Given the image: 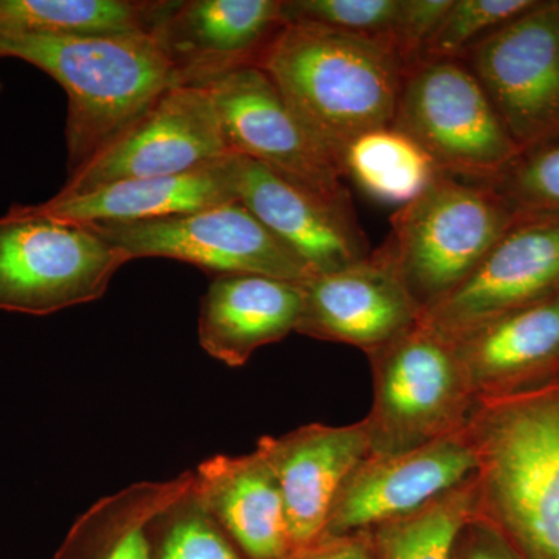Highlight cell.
<instances>
[{"label": "cell", "mask_w": 559, "mask_h": 559, "mask_svg": "<svg viewBox=\"0 0 559 559\" xmlns=\"http://www.w3.org/2000/svg\"><path fill=\"white\" fill-rule=\"evenodd\" d=\"M237 197L310 267L329 274L369 259V241L349 200H331L249 157H237Z\"/></svg>", "instance_id": "obj_16"}, {"label": "cell", "mask_w": 559, "mask_h": 559, "mask_svg": "<svg viewBox=\"0 0 559 559\" xmlns=\"http://www.w3.org/2000/svg\"><path fill=\"white\" fill-rule=\"evenodd\" d=\"M403 0H283V22H311L392 46ZM393 49V47H392Z\"/></svg>", "instance_id": "obj_29"}, {"label": "cell", "mask_w": 559, "mask_h": 559, "mask_svg": "<svg viewBox=\"0 0 559 559\" xmlns=\"http://www.w3.org/2000/svg\"><path fill=\"white\" fill-rule=\"evenodd\" d=\"M521 153L559 140V2H538L462 58Z\"/></svg>", "instance_id": "obj_8"}, {"label": "cell", "mask_w": 559, "mask_h": 559, "mask_svg": "<svg viewBox=\"0 0 559 559\" xmlns=\"http://www.w3.org/2000/svg\"><path fill=\"white\" fill-rule=\"evenodd\" d=\"M559 294V218L520 219L476 271L421 320L455 342L485 323Z\"/></svg>", "instance_id": "obj_13"}, {"label": "cell", "mask_w": 559, "mask_h": 559, "mask_svg": "<svg viewBox=\"0 0 559 559\" xmlns=\"http://www.w3.org/2000/svg\"><path fill=\"white\" fill-rule=\"evenodd\" d=\"M466 428L399 454H369L342 481L322 536L370 532L421 510L476 476Z\"/></svg>", "instance_id": "obj_11"}, {"label": "cell", "mask_w": 559, "mask_h": 559, "mask_svg": "<svg viewBox=\"0 0 559 559\" xmlns=\"http://www.w3.org/2000/svg\"><path fill=\"white\" fill-rule=\"evenodd\" d=\"M451 559H522L491 522L476 513L460 527Z\"/></svg>", "instance_id": "obj_31"}, {"label": "cell", "mask_w": 559, "mask_h": 559, "mask_svg": "<svg viewBox=\"0 0 559 559\" xmlns=\"http://www.w3.org/2000/svg\"><path fill=\"white\" fill-rule=\"evenodd\" d=\"M237 154L198 170L160 178L121 180L87 191L55 194L36 212L75 223H134L170 218L238 201Z\"/></svg>", "instance_id": "obj_20"}, {"label": "cell", "mask_w": 559, "mask_h": 559, "mask_svg": "<svg viewBox=\"0 0 559 559\" xmlns=\"http://www.w3.org/2000/svg\"><path fill=\"white\" fill-rule=\"evenodd\" d=\"M283 0H186L175 2L157 25L179 86L209 90L231 72L259 66L285 25Z\"/></svg>", "instance_id": "obj_14"}, {"label": "cell", "mask_w": 559, "mask_h": 559, "mask_svg": "<svg viewBox=\"0 0 559 559\" xmlns=\"http://www.w3.org/2000/svg\"><path fill=\"white\" fill-rule=\"evenodd\" d=\"M518 221L491 187L441 175L395 210L377 252L425 316L463 285Z\"/></svg>", "instance_id": "obj_4"}, {"label": "cell", "mask_w": 559, "mask_h": 559, "mask_svg": "<svg viewBox=\"0 0 559 559\" xmlns=\"http://www.w3.org/2000/svg\"><path fill=\"white\" fill-rule=\"evenodd\" d=\"M301 305L300 283L255 274L218 275L201 300V347L226 366H245L257 349L297 331Z\"/></svg>", "instance_id": "obj_19"}, {"label": "cell", "mask_w": 559, "mask_h": 559, "mask_svg": "<svg viewBox=\"0 0 559 559\" xmlns=\"http://www.w3.org/2000/svg\"><path fill=\"white\" fill-rule=\"evenodd\" d=\"M452 0H403L392 35V47L404 72L423 61Z\"/></svg>", "instance_id": "obj_30"}, {"label": "cell", "mask_w": 559, "mask_h": 559, "mask_svg": "<svg viewBox=\"0 0 559 559\" xmlns=\"http://www.w3.org/2000/svg\"><path fill=\"white\" fill-rule=\"evenodd\" d=\"M392 127L409 135L443 175L484 186L521 156L479 80L459 60L407 70Z\"/></svg>", "instance_id": "obj_7"}, {"label": "cell", "mask_w": 559, "mask_h": 559, "mask_svg": "<svg viewBox=\"0 0 559 559\" xmlns=\"http://www.w3.org/2000/svg\"><path fill=\"white\" fill-rule=\"evenodd\" d=\"M128 261L90 223L13 205L0 216V310L49 316L91 304Z\"/></svg>", "instance_id": "obj_6"}, {"label": "cell", "mask_w": 559, "mask_h": 559, "mask_svg": "<svg viewBox=\"0 0 559 559\" xmlns=\"http://www.w3.org/2000/svg\"><path fill=\"white\" fill-rule=\"evenodd\" d=\"M193 481V471H187L175 479L138 481L106 496L70 527L53 559H154L157 520Z\"/></svg>", "instance_id": "obj_22"}, {"label": "cell", "mask_w": 559, "mask_h": 559, "mask_svg": "<svg viewBox=\"0 0 559 559\" xmlns=\"http://www.w3.org/2000/svg\"><path fill=\"white\" fill-rule=\"evenodd\" d=\"M341 170L371 200L396 209L443 175L409 135L392 124L353 140L342 156Z\"/></svg>", "instance_id": "obj_24"}, {"label": "cell", "mask_w": 559, "mask_h": 559, "mask_svg": "<svg viewBox=\"0 0 559 559\" xmlns=\"http://www.w3.org/2000/svg\"><path fill=\"white\" fill-rule=\"evenodd\" d=\"M476 401L559 384V294L452 342Z\"/></svg>", "instance_id": "obj_18"}, {"label": "cell", "mask_w": 559, "mask_h": 559, "mask_svg": "<svg viewBox=\"0 0 559 559\" xmlns=\"http://www.w3.org/2000/svg\"><path fill=\"white\" fill-rule=\"evenodd\" d=\"M476 509L522 559H559V384L477 401Z\"/></svg>", "instance_id": "obj_2"}, {"label": "cell", "mask_w": 559, "mask_h": 559, "mask_svg": "<svg viewBox=\"0 0 559 559\" xmlns=\"http://www.w3.org/2000/svg\"><path fill=\"white\" fill-rule=\"evenodd\" d=\"M234 156L207 90L175 86L79 171L58 194L87 193L121 180L198 170Z\"/></svg>", "instance_id": "obj_10"}, {"label": "cell", "mask_w": 559, "mask_h": 559, "mask_svg": "<svg viewBox=\"0 0 559 559\" xmlns=\"http://www.w3.org/2000/svg\"><path fill=\"white\" fill-rule=\"evenodd\" d=\"M194 491L249 559H283L289 554L282 492L259 450L205 460L194 471Z\"/></svg>", "instance_id": "obj_21"}, {"label": "cell", "mask_w": 559, "mask_h": 559, "mask_svg": "<svg viewBox=\"0 0 559 559\" xmlns=\"http://www.w3.org/2000/svg\"><path fill=\"white\" fill-rule=\"evenodd\" d=\"M536 3V0H452L421 62L462 60L481 39Z\"/></svg>", "instance_id": "obj_28"}, {"label": "cell", "mask_w": 559, "mask_h": 559, "mask_svg": "<svg viewBox=\"0 0 559 559\" xmlns=\"http://www.w3.org/2000/svg\"><path fill=\"white\" fill-rule=\"evenodd\" d=\"M175 0H0V32L46 36L153 33Z\"/></svg>", "instance_id": "obj_23"}, {"label": "cell", "mask_w": 559, "mask_h": 559, "mask_svg": "<svg viewBox=\"0 0 559 559\" xmlns=\"http://www.w3.org/2000/svg\"><path fill=\"white\" fill-rule=\"evenodd\" d=\"M259 68L341 173L353 140L392 124L406 73L385 40L311 22H286Z\"/></svg>", "instance_id": "obj_1"}, {"label": "cell", "mask_w": 559, "mask_h": 559, "mask_svg": "<svg viewBox=\"0 0 559 559\" xmlns=\"http://www.w3.org/2000/svg\"><path fill=\"white\" fill-rule=\"evenodd\" d=\"M154 559H249L194 491L162 513L154 530Z\"/></svg>", "instance_id": "obj_26"}, {"label": "cell", "mask_w": 559, "mask_h": 559, "mask_svg": "<svg viewBox=\"0 0 559 559\" xmlns=\"http://www.w3.org/2000/svg\"><path fill=\"white\" fill-rule=\"evenodd\" d=\"M231 153L331 200H349L342 173L311 139L259 66L231 72L207 90Z\"/></svg>", "instance_id": "obj_12"}, {"label": "cell", "mask_w": 559, "mask_h": 559, "mask_svg": "<svg viewBox=\"0 0 559 559\" xmlns=\"http://www.w3.org/2000/svg\"><path fill=\"white\" fill-rule=\"evenodd\" d=\"M476 509V476L399 521L370 530L378 559H451L460 527Z\"/></svg>", "instance_id": "obj_25"}, {"label": "cell", "mask_w": 559, "mask_h": 559, "mask_svg": "<svg viewBox=\"0 0 559 559\" xmlns=\"http://www.w3.org/2000/svg\"><path fill=\"white\" fill-rule=\"evenodd\" d=\"M370 454H399L462 432L476 407L455 345L419 320L367 355Z\"/></svg>", "instance_id": "obj_5"}, {"label": "cell", "mask_w": 559, "mask_h": 559, "mask_svg": "<svg viewBox=\"0 0 559 559\" xmlns=\"http://www.w3.org/2000/svg\"><path fill=\"white\" fill-rule=\"evenodd\" d=\"M489 187L518 219L559 218V140L521 153Z\"/></svg>", "instance_id": "obj_27"}, {"label": "cell", "mask_w": 559, "mask_h": 559, "mask_svg": "<svg viewBox=\"0 0 559 559\" xmlns=\"http://www.w3.org/2000/svg\"><path fill=\"white\" fill-rule=\"evenodd\" d=\"M300 285L304 305L296 333L312 340L352 345L369 355L421 320L409 290L377 250Z\"/></svg>", "instance_id": "obj_15"}, {"label": "cell", "mask_w": 559, "mask_h": 559, "mask_svg": "<svg viewBox=\"0 0 559 559\" xmlns=\"http://www.w3.org/2000/svg\"><path fill=\"white\" fill-rule=\"evenodd\" d=\"M92 226L131 260L157 257L218 275L255 274L297 283L312 275L307 263L238 201L170 218Z\"/></svg>", "instance_id": "obj_9"}, {"label": "cell", "mask_w": 559, "mask_h": 559, "mask_svg": "<svg viewBox=\"0 0 559 559\" xmlns=\"http://www.w3.org/2000/svg\"><path fill=\"white\" fill-rule=\"evenodd\" d=\"M0 57L36 66L69 98V175L79 171L170 87L179 86L156 33L46 36L0 32Z\"/></svg>", "instance_id": "obj_3"}, {"label": "cell", "mask_w": 559, "mask_h": 559, "mask_svg": "<svg viewBox=\"0 0 559 559\" xmlns=\"http://www.w3.org/2000/svg\"><path fill=\"white\" fill-rule=\"evenodd\" d=\"M257 450L278 481L290 550H296L322 536L342 481L370 454V440L364 419L345 426L312 423L285 436L263 437Z\"/></svg>", "instance_id": "obj_17"}, {"label": "cell", "mask_w": 559, "mask_h": 559, "mask_svg": "<svg viewBox=\"0 0 559 559\" xmlns=\"http://www.w3.org/2000/svg\"><path fill=\"white\" fill-rule=\"evenodd\" d=\"M283 559H378L371 532L320 536L314 543L290 550Z\"/></svg>", "instance_id": "obj_32"}]
</instances>
